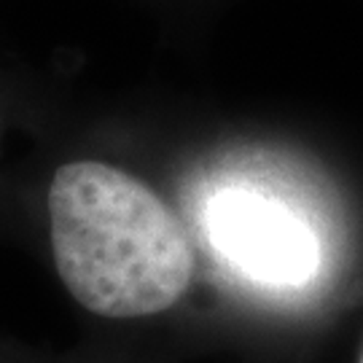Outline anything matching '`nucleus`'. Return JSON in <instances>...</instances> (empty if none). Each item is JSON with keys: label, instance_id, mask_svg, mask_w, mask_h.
<instances>
[{"label": "nucleus", "instance_id": "1", "mask_svg": "<svg viewBox=\"0 0 363 363\" xmlns=\"http://www.w3.org/2000/svg\"><path fill=\"white\" fill-rule=\"evenodd\" d=\"M57 272L81 307L143 318L186 294L194 250L181 218L138 175L103 159L60 164L49 186Z\"/></svg>", "mask_w": 363, "mask_h": 363}, {"label": "nucleus", "instance_id": "2", "mask_svg": "<svg viewBox=\"0 0 363 363\" xmlns=\"http://www.w3.org/2000/svg\"><path fill=\"white\" fill-rule=\"evenodd\" d=\"M205 234L237 274L269 288H301L320 272V240L304 216L253 186H220L205 202Z\"/></svg>", "mask_w": 363, "mask_h": 363}]
</instances>
